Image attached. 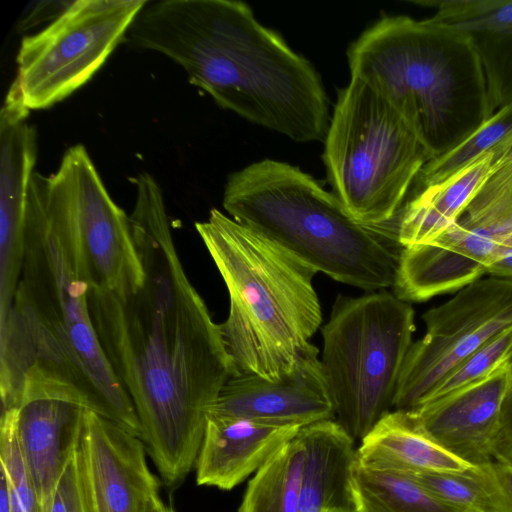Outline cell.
I'll use <instances>...</instances> for the list:
<instances>
[{
    "mask_svg": "<svg viewBox=\"0 0 512 512\" xmlns=\"http://www.w3.org/2000/svg\"><path fill=\"white\" fill-rule=\"evenodd\" d=\"M134 183L129 216L144 282L126 296L91 287L89 309L147 454L162 482L176 488L195 466L210 409L240 373L183 268L158 183L148 173Z\"/></svg>",
    "mask_w": 512,
    "mask_h": 512,
    "instance_id": "cell-1",
    "label": "cell"
},
{
    "mask_svg": "<svg viewBox=\"0 0 512 512\" xmlns=\"http://www.w3.org/2000/svg\"><path fill=\"white\" fill-rule=\"evenodd\" d=\"M88 267L64 198L52 176L30 181L24 254L15 295L1 318V402L32 366L78 387L91 408L140 437L133 403L98 339L89 309Z\"/></svg>",
    "mask_w": 512,
    "mask_h": 512,
    "instance_id": "cell-2",
    "label": "cell"
},
{
    "mask_svg": "<svg viewBox=\"0 0 512 512\" xmlns=\"http://www.w3.org/2000/svg\"><path fill=\"white\" fill-rule=\"evenodd\" d=\"M129 42L180 65L222 108L296 142L324 141L328 98L308 60L236 0L148 3Z\"/></svg>",
    "mask_w": 512,
    "mask_h": 512,
    "instance_id": "cell-3",
    "label": "cell"
},
{
    "mask_svg": "<svg viewBox=\"0 0 512 512\" xmlns=\"http://www.w3.org/2000/svg\"><path fill=\"white\" fill-rule=\"evenodd\" d=\"M348 61L351 77L382 92L434 158L494 114L472 34L432 18H381L350 46Z\"/></svg>",
    "mask_w": 512,
    "mask_h": 512,
    "instance_id": "cell-4",
    "label": "cell"
},
{
    "mask_svg": "<svg viewBox=\"0 0 512 512\" xmlns=\"http://www.w3.org/2000/svg\"><path fill=\"white\" fill-rule=\"evenodd\" d=\"M195 228L228 290L220 327L237 370L274 382L288 377L322 324L313 287L318 272L216 208Z\"/></svg>",
    "mask_w": 512,
    "mask_h": 512,
    "instance_id": "cell-5",
    "label": "cell"
},
{
    "mask_svg": "<svg viewBox=\"0 0 512 512\" xmlns=\"http://www.w3.org/2000/svg\"><path fill=\"white\" fill-rule=\"evenodd\" d=\"M223 207L317 272L367 291L394 285L404 247L398 219L357 221L333 194L288 163L264 159L230 174Z\"/></svg>",
    "mask_w": 512,
    "mask_h": 512,
    "instance_id": "cell-6",
    "label": "cell"
},
{
    "mask_svg": "<svg viewBox=\"0 0 512 512\" xmlns=\"http://www.w3.org/2000/svg\"><path fill=\"white\" fill-rule=\"evenodd\" d=\"M324 143L333 194L369 226L399 218L410 187L434 159L391 101L357 77L340 91Z\"/></svg>",
    "mask_w": 512,
    "mask_h": 512,
    "instance_id": "cell-7",
    "label": "cell"
},
{
    "mask_svg": "<svg viewBox=\"0 0 512 512\" xmlns=\"http://www.w3.org/2000/svg\"><path fill=\"white\" fill-rule=\"evenodd\" d=\"M409 302L385 290L338 295L322 326V366L335 421L356 441L394 408L415 331Z\"/></svg>",
    "mask_w": 512,
    "mask_h": 512,
    "instance_id": "cell-8",
    "label": "cell"
},
{
    "mask_svg": "<svg viewBox=\"0 0 512 512\" xmlns=\"http://www.w3.org/2000/svg\"><path fill=\"white\" fill-rule=\"evenodd\" d=\"M147 0L69 2L40 32L25 36L13 81L29 110L49 108L84 85L127 34Z\"/></svg>",
    "mask_w": 512,
    "mask_h": 512,
    "instance_id": "cell-9",
    "label": "cell"
},
{
    "mask_svg": "<svg viewBox=\"0 0 512 512\" xmlns=\"http://www.w3.org/2000/svg\"><path fill=\"white\" fill-rule=\"evenodd\" d=\"M422 338L405 357L395 410H413L462 361L512 326V278L484 276L422 315Z\"/></svg>",
    "mask_w": 512,
    "mask_h": 512,
    "instance_id": "cell-10",
    "label": "cell"
},
{
    "mask_svg": "<svg viewBox=\"0 0 512 512\" xmlns=\"http://www.w3.org/2000/svg\"><path fill=\"white\" fill-rule=\"evenodd\" d=\"M68 208L92 287L118 296L137 291L145 270L130 216L109 195L86 148L67 149L52 174Z\"/></svg>",
    "mask_w": 512,
    "mask_h": 512,
    "instance_id": "cell-11",
    "label": "cell"
},
{
    "mask_svg": "<svg viewBox=\"0 0 512 512\" xmlns=\"http://www.w3.org/2000/svg\"><path fill=\"white\" fill-rule=\"evenodd\" d=\"M90 408L78 387L39 366L29 368L2 403L30 469L40 512L51 511L56 486L78 448Z\"/></svg>",
    "mask_w": 512,
    "mask_h": 512,
    "instance_id": "cell-12",
    "label": "cell"
},
{
    "mask_svg": "<svg viewBox=\"0 0 512 512\" xmlns=\"http://www.w3.org/2000/svg\"><path fill=\"white\" fill-rule=\"evenodd\" d=\"M141 438L88 409L77 456L89 512H145L160 490Z\"/></svg>",
    "mask_w": 512,
    "mask_h": 512,
    "instance_id": "cell-13",
    "label": "cell"
},
{
    "mask_svg": "<svg viewBox=\"0 0 512 512\" xmlns=\"http://www.w3.org/2000/svg\"><path fill=\"white\" fill-rule=\"evenodd\" d=\"M319 350L312 346L296 370L281 381L240 374L227 382L209 415L238 417L277 426L304 427L335 420Z\"/></svg>",
    "mask_w": 512,
    "mask_h": 512,
    "instance_id": "cell-14",
    "label": "cell"
},
{
    "mask_svg": "<svg viewBox=\"0 0 512 512\" xmlns=\"http://www.w3.org/2000/svg\"><path fill=\"white\" fill-rule=\"evenodd\" d=\"M510 380L508 360L485 378L409 411L444 449L473 466L489 465Z\"/></svg>",
    "mask_w": 512,
    "mask_h": 512,
    "instance_id": "cell-15",
    "label": "cell"
},
{
    "mask_svg": "<svg viewBox=\"0 0 512 512\" xmlns=\"http://www.w3.org/2000/svg\"><path fill=\"white\" fill-rule=\"evenodd\" d=\"M13 82L0 113V252L3 284H15L24 254V224L37 158V134Z\"/></svg>",
    "mask_w": 512,
    "mask_h": 512,
    "instance_id": "cell-16",
    "label": "cell"
},
{
    "mask_svg": "<svg viewBox=\"0 0 512 512\" xmlns=\"http://www.w3.org/2000/svg\"><path fill=\"white\" fill-rule=\"evenodd\" d=\"M300 429L209 415L195 463L197 484L233 489L257 472Z\"/></svg>",
    "mask_w": 512,
    "mask_h": 512,
    "instance_id": "cell-17",
    "label": "cell"
},
{
    "mask_svg": "<svg viewBox=\"0 0 512 512\" xmlns=\"http://www.w3.org/2000/svg\"><path fill=\"white\" fill-rule=\"evenodd\" d=\"M304 447L300 512H356L355 440L334 420L300 429Z\"/></svg>",
    "mask_w": 512,
    "mask_h": 512,
    "instance_id": "cell-18",
    "label": "cell"
},
{
    "mask_svg": "<svg viewBox=\"0 0 512 512\" xmlns=\"http://www.w3.org/2000/svg\"><path fill=\"white\" fill-rule=\"evenodd\" d=\"M509 150L506 141L473 160L446 180L417 188L398 218L404 248L433 242L463 214Z\"/></svg>",
    "mask_w": 512,
    "mask_h": 512,
    "instance_id": "cell-19",
    "label": "cell"
},
{
    "mask_svg": "<svg viewBox=\"0 0 512 512\" xmlns=\"http://www.w3.org/2000/svg\"><path fill=\"white\" fill-rule=\"evenodd\" d=\"M357 455L363 466L406 474L476 468L435 442L409 410L385 414L361 439Z\"/></svg>",
    "mask_w": 512,
    "mask_h": 512,
    "instance_id": "cell-20",
    "label": "cell"
},
{
    "mask_svg": "<svg viewBox=\"0 0 512 512\" xmlns=\"http://www.w3.org/2000/svg\"><path fill=\"white\" fill-rule=\"evenodd\" d=\"M356 512H464L443 501L411 474L354 467Z\"/></svg>",
    "mask_w": 512,
    "mask_h": 512,
    "instance_id": "cell-21",
    "label": "cell"
},
{
    "mask_svg": "<svg viewBox=\"0 0 512 512\" xmlns=\"http://www.w3.org/2000/svg\"><path fill=\"white\" fill-rule=\"evenodd\" d=\"M303 462L297 434L255 472L238 512H300Z\"/></svg>",
    "mask_w": 512,
    "mask_h": 512,
    "instance_id": "cell-22",
    "label": "cell"
},
{
    "mask_svg": "<svg viewBox=\"0 0 512 512\" xmlns=\"http://www.w3.org/2000/svg\"><path fill=\"white\" fill-rule=\"evenodd\" d=\"M494 462L467 471L411 475L443 501L464 512H510Z\"/></svg>",
    "mask_w": 512,
    "mask_h": 512,
    "instance_id": "cell-23",
    "label": "cell"
},
{
    "mask_svg": "<svg viewBox=\"0 0 512 512\" xmlns=\"http://www.w3.org/2000/svg\"><path fill=\"white\" fill-rule=\"evenodd\" d=\"M511 136L512 102L492 114L457 147L428 162L416 179L417 188L431 186L446 180Z\"/></svg>",
    "mask_w": 512,
    "mask_h": 512,
    "instance_id": "cell-24",
    "label": "cell"
},
{
    "mask_svg": "<svg viewBox=\"0 0 512 512\" xmlns=\"http://www.w3.org/2000/svg\"><path fill=\"white\" fill-rule=\"evenodd\" d=\"M434 8V21L470 34H512V0H421Z\"/></svg>",
    "mask_w": 512,
    "mask_h": 512,
    "instance_id": "cell-25",
    "label": "cell"
},
{
    "mask_svg": "<svg viewBox=\"0 0 512 512\" xmlns=\"http://www.w3.org/2000/svg\"><path fill=\"white\" fill-rule=\"evenodd\" d=\"M511 356L512 326L502 330L462 361L435 387L422 404L485 378L506 363Z\"/></svg>",
    "mask_w": 512,
    "mask_h": 512,
    "instance_id": "cell-26",
    "label": "cell"
},
{
    "mask_svg": "<svg viewBox=\"0 0 512 512\" xmlns=\"http://www.w3.org/2000/svg\"><path fill=\"white\" fill-rule=\"evenodd\" d=\"M0 468L4 471L9 488L21 500L26 512H40L38 498L11 418L1 414Z\"/></svg>",
    "mask_w": 512,
    "mask_h": 512,
    "instance_id": "cell-27",
    "label": "cell"
},
{
    "mask_svg": "<svg viewBox=\"0 0 512 512\" xmlns=\"http://www.w3.org/2000/svg\"><path fill=\"white\" fill-rule=\"evenodd\" d=\"M50 512H89L80 479L77 450L58 481Z\"/></svg>",
    "mask_w": 512,
    "mask_h": 512,
    "instance_id": "cell-28",
    "label": "cell"
},
{
    "mask_svg": "<svg viewBox=\"0 0 512 512\" xmlns=\"http://www.w3.org/2000/svg\"><path fill=\"white\" fill-rule=\"evenodd\" d=\"M509 364L511 380L503 403L500 426L493 443L492 454L494 461L512 467V356Z\"/></svg>",
    "mask_w": 512,
    "mask_h": 512,
    "instance_id": "cell-29",
    "label": "cell"
},
{
    "mask_svg": "<svg viewBox=\"0 0 512 512\" xmlns=\"http://www.w3.org/2000/svg\"><path fill=\"white\" fill-rule=\"evenodd\" d=\"M494 468L506 498L509 510L512 512V467L495 461Z\"/></svg>",
    "mask_w": 512,
    "mask_h": 512,
    "instance_id": "cell-30",
    "label": "cell"
},
{
    "mask_svg": "<svg viewBox=\"0 0 512 512\" xmlns=\"http://www.w3.org/2000/svg\"><path fill=\"white\" fill-rule=\"evenodd\" d=\"M0 512H11L9 486L4 471L0 468Z\"/></svg>",
    "mask_w": 512,
    "mask_h": 512,
    "instance_id": "cell-31",
    "label": "cell"
},
{
    "mask_svg": "<svg viewBox=\"0 0 512 512\" xmlns=\"http://www.w3.org/2000/svg\"><path fill=\"white\" fill-rule=\"evenodd\" d=\"M145 512H175L174 509L167 505L160 497V493L155 495L148 503Z\"/></svg>",
    "mask_w": 512,
    "mask_h": 512,
    "instance_id": "cell-32",
    "label": "cell"
},
{
    "mask_svg": "<svg viewBox=\"0 0 512 512\" xmlns=\"http://www.w3.org/2000/svg\"><path fill=\"white\" fill-rule=\"evenodd\" d=\"M509 252H512V233L507 235L502 240L501 247H500V256H499V258H501L502 256H504L505 254H507Z\"/></svg>",
    "mask_w": 512,
    "mask_h": 512,
    "instance_id": "cell-33",
    "label": "cell"
}]
</instances>
